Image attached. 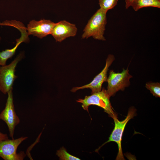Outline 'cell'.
<instances>
[{
  "label": "cell",
  "mask_w": 160,
  "mask_h": 160,
  "mask_svg": "<svg viewBox=\"0 0 160 160\" xmlns=\"http://www.w3.org/2000/svg\"><path fill=\"white\" fill-rule=\"evenodd\" d=\"M56 154L61 160H80L77 157L72 156L68 153L64 147H62L57 150Z\"/></svg>",
  "instance_id": "9a60e30c"
},
{
  "label": "cell",
  "mask_w": 160,
  "mask_h": 160,
  "mask_svg": "<svg viewBox=\"0 0 160 160\" xmlns=\"http://www.w3.org/2000/svg\"><path fill=\"white\" fill-rule=\"evenodd\" d=\"M135 110L131 108L128 111L127 116L123 121H119L115 115L113 116L114 122V127L109 137L108 140L103 143L97 149L100 148L106 143L110 142H114L117 144L118 148V152L116 158V160H124L121 146L122 137L125 127L128 121L132 119L135 116Z\"/></svg>",
  "instance_id": "3957f363"
},
{
  "label": "cell",
  "mask_w": 160,
  "mask_h": 160,
  "mask_svg": "<svg viewBox=\"0 0 160 160\" xmlns=\"http://www.w3.org/2000/svg\"><path fill=\"white\" fill-rule=\"evenodd\" d=\"M129 72L128 68L126 70L123 68L121 73H115L113 70L110 71L107 80L108 86L106 90L110 97L119 90H124L125 87L130 85L129 79L132 76Z\"/></svg>",
  "instance_id": "5b68a950"
},
{
  "label": "cell",
  "mask_w": 160,
  "mask_h": 160,
  "mask_svg": "<svg viewBox=\"0 0 160 160\" xmlns=\"http://www.w3.org/2000/svg\"><path fill=\"white\" fill-rule=\"evenodd\" d=\"M107 12L100 8L96 11L84 27L82 39L92 37L95 39L106 40L104 35L107 23Z\"/></svg>",
  "instance_id": "6da1fadb"
},
{
  "label": "cell",
  "mask_w": 160,
  "mask_h": 160,
  "mask_svg": "<svg viewBox=\"0 0 160 160\" xmlns=\"http://www.w3.org/2000/svg\"></svg>",
  "instance_id": "ac0fdd59"
},
{
  "label": "cell",
  "mask_w": 160,
  "mask_h": 160,
  "mask_svg": "<svg viewBox=\"0 0 160 160\" xmlns=\"http://www.w3.org/2000/svg\"><path fill=\"white\" fill-rule=\"evenodd\" d=\"M9 139L7 134L3 133L0 132V141Z\"/></svg>",
  "instance_id": "2e32d148"
},
{
  "label": "cell",
  "mask_w": 160,
  "mask_h": 160,
  "mask_svg": "<svg viewBox=\"0 0 160 160\" xmlns=\"http://www.w3.org/2000/svg\"><path fill=\"white\" fill-rule=\"evenodd\" d=\"M55 23L49 20L41 19L39 21L33 20L27 25L28 35H32L42 39L51 34Z\"/></svg>",
  "instance_id": "30bf717a"
},
{
  "label": "cell",
  "mask_w": 160,
  "mask_h": 160,
  "mask_svg": "<svg viewBox=\"0 0 160 160\" xmlns=\"http://www.w3.org/2000/svg\"><path fill=\"white\" fill-rule=\"evenodd\" d=\"M134 0H125V8L126 9L128 8L131 6Z\"/></svg>",
  "instance_id": "e0dca14e"
},
{
  "label": "cell",
  "mask_w": 160,
  "mask_h": 160,
  "mask_svg": "<svg viewBox=\"0 0 160 160\" xmlns=\"http://www.w3.org/2000/svg\"><path fill=\"white\" fill-rule=\"evenodd\" d=\"M24 56L21 52L9 64L0 66V91L4 94L13 89L14 81L17 77L15 74V68Z\"/></svg>",
  "instance_id": "277c9868"
},
{
  "label": "cell",
  "mask_w": 160,
  "mask_h": 160,
  "mask_svg": "<svg viewBox=\"0 0 160 160\" xmlns=\"http://www.w3.org/2000/svg\"><path fill=\"white\" fill-rule=\"evenodd\" d=\"M146 88L149 90L156 97H160V83L159 82H149L145 85Z\"/></svg>",
  "instance_id": "5bb4252c"
},
{
  "label": "cell",
  "mask_w": 160,
  "mask_h": 160,
  "mask_svg": "<svg viewBox=\"0 0 160 160\" xmlns=\"http://www.w3.org/2000/svg\"><path fill=\"white\" fill-rule=\"evenodd\" d=\"M7 94L8 97L5 106L0 113V119L7 124L9 136L13 139L15 127L19 124L20 120L15 110L12 89L9 90Z\"/></svg>",
  "instance_id": "52a82bcc"
},
{
  "label": "cell",
  "mask_w": 160,
  "mask_h": 160,
  "mask_svg": "<svg viewBox=\"0 0 160 160\" xmlns=\"http://www.w3.org/2000/svg\"><path fill=\"white\" fill-rule=\"evenodd\" d=\"M135 11L144 7H153L160 8V0H134L131 6Z\"/></svg>",
  "instance_id": "7c38bea8"
},
{
  "label": "cell",
  "mask_w": 160,
  "mask_h": 160,
  "mask_svg": "<svg viewBox=\"0 0 160 160\" xmlns=\"http://www.w3.org/2000/svg\"><path fill=\"white\" fill-rule=\"evenodd\" d=\"M22 137L16 139H9L0 141V157L4 160H23L26 156L23 151L17 153L20 144L28 138Z\"/></svg>",
  "instance_id": "8992f818"
},
{
  "label": "cell",
  "mask_w": 160,
  "mask_h": 160,
  "mask_svg": "<svg viewBox=\"0 0 160 160\" xmlns=\"http://www.w3.org/2000/svg\"><path fill=\"white\" fill-rule=\"evenodd\" d=\"M77 30L75 24L62 20L55 23L50 35L56 42H61L67 38L75 36Z\"/></svg>",
  "instance_id": "9c48e42d"
},
{
  "label": "cell",
  "mask_w": 160,
  "mask_h": 160,
  "mask_svg": "<svg viewBox=\"0 0 160 160\" xmlns=\"http://www.w3.org/2000/svg\"><path fill=\"white\" fill-rule=\"evenodd\" d=\"M118 0H99L100 8L107 12L117 4Z\"/></svg>",
  "instance_id": "4fadbf2b"
},
{
  "label": "cell",
  "mask_w": 160,
  "mask_h": 160,
  "mask_svg": "<svg viewBox=\"0 0 160 160\" xmlns=\"http://www.w3.org/2000/svg\"><path fill=\"white\" fill-rule=\"evenodd\" d=\"M29 40L28 36L21 34L20 37L16 39V45L13 48L11 49H7L0 52V66L6 65L7 60L14 56L21 43L23 42H28Z\"/></svg>",
  "instance_id": "8fae6325"
},
{
  "label": "cell",
  "mask_w": 160,
  "mask_h": 160,
  "mask_svg": "<svg viewBox=\"0 0 160 160\" xmlns=\"http://www.w3.org/2000/svg\"><path fill=\"white\" fill-rule=\"evenodd\" d=\"M110 97L106 90L103 88L100 91L92 94L89 96H86L84 99H79L76 101L81 103L83 109L88 112V107L91 105H96L100 107L112 118L115 114L110 102Z\"/></svg>",
  "instance_id": "7a4b0ae2"
},
{
  "label": "cell",
  "mask_w": 160,
  "mask_h": 160,
  "mask_svg": "<svg viewBox=\"0 0 160 160\" xmlns=\"http://www.w3.org/2000/svg\"><path fill=\"white\" fill-rule=\"evenodd\" d=\"M114 56L111 54L108 55L106 60L105 65L102 71L94 78L89 84L80 87H74L72 88L71 91L75 92L76 91L85 88H89L92 90V94L101 90L103 82L107 81V74L109 67L115 60Z\"/></svg>",
  "instance_id": "ba28073f"
}]
</instances>
